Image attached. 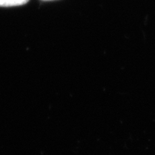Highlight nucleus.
Masks as SVG:
<instances>
[{
    "label": "nucleus",
    "instance_id": "obj_2",
    "mask_svg": "<svg viewBox=\"0 0 155 155\" xmlns=\"http://www.w3.org/2000/svg\"><path fill=\"white\" fill-rule=\"evenodd\" d=\"M47 1H48V0H47Z\"/></svg>",
    "mask_w": 155,
    "mask_h": 155
},
{
    "label": "nucleus",
    "instance_id": "obj_1",
    "mask_svg": "<svg viewBox=\"0 0 155 155\" xmlns=\"http://www.w3.org/2000/svg\"><path fill=\"white\" fill-rule=\"evenodd\" d=\"M29 0H0V7H15L27 4Z\"/></svg>",
    "mask_w": 155,
    "mask_h": 155
}]
</instances>
